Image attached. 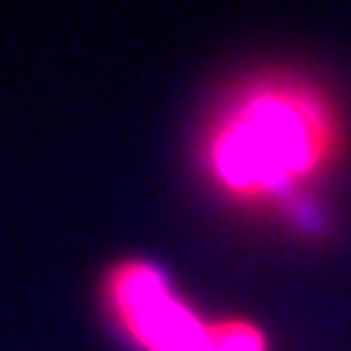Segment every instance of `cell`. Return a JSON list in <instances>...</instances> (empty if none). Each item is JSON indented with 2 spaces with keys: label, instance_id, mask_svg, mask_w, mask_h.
<instances>
[{
  "label": "cell",
  "instance_id": "1",
  "mask_svg": "<svg viewBox=\"0 0 351 351\" xmlns=\"http://www.w3.org/2000/svg\"><path fill=\"white\" fill-rule=\"evenodd\" d=\"M335 119L324 99L293 82H259L215 119L205 164L235 198L266 202L300 191L331 157Z\"/></svg>",
  "mask_w": 351,
  "mask_h": 351
},
{
  "label": "cell",
  "instance_id": "2",
  "mask_svg": "<svg viewBox=\"0 0 351 351\" xmlns=\"http://www.w3.org/2000/svg\"><path fill=\"white\" fill-rule=\"evenodd\" d=\"M157 351H266V338L242 321H202L191 314Z\"/></svg>",
  "mask_w": 351,
  "mask_h": 351
}]
</instances>
